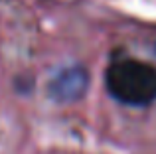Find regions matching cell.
<instances>
[{"instance_id": "1", "label": "cell", "mask_w": 156, "mask_h": 154, "mask_svg": "<svg viewBox=\"0 0 156 154\" xmlns=\"http://www.w3.org/2000/svg\"><path fill=\"white\" fill-rule=\"evenodd\" d=\"M111 97L125 105H148L156 99V69L136 59H121L107 69Z\"/></svg>"}, {"instance_id": "2", "label": "cell", "mask_w": 156, "mask_h": 154, "mask_svg": "<svg viewBox=\"0 0 156 154\" xmlns=\"http://www.w3.org/2000/svg\"><path fill=\"white\" fill-rule=\"evenodd\" d=\"M89 73L81 65H69L57 71L48 83V95L55 103H75L87 93Z\"/></svg>"}]
</instances>
